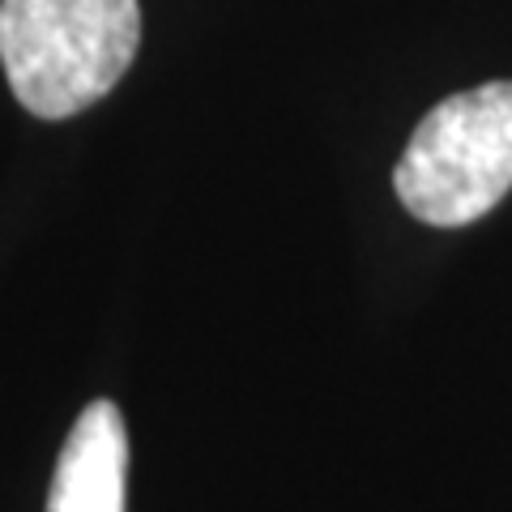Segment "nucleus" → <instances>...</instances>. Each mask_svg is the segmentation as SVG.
<instances>
[{
  "instance_id": "obj_1",
  "label": "nucleus",
  "mask_w": 512,
  "mask_h": 512,
  "mask_svg": "<svg viewBox=\"0 0 512 512\" xmlns=\"http://www.w3.org/2000/svg\"><path fill=\"white\" fill-rule=\"evenodd\" d=\"M137 43V0H0V64L39 120H69L111 94Z\"/></svg>"
},
{
  "instance_id": "obj_2",
  "label": "nucleus",
  "mask_w": 512,
  "mask_h": 512,
  "mask_svg": "<svg viewBox=\"0 0 512 512\" xmlns=\"http://www.w3.org/2000/svg\"><path fill=\"white\" fill-rule=\"evenodd\" d=\"M393 188L431 227H466L512 188V82L448 94L414 128Z\"/></svg>"
},
{
  "instance_id": "obj_3",
  "label": "nucleus",
  "mask_w": 512,
  "mask_h": 512,
  "mask_svg": "<svg viewBox=\"0 0 512 512\" xmlns=\"http://www.w3.org/2000/svg\"><path fill=\"white\" fill-rule=\"evenodd\" d=\"M128 431L111 402H90L60 448L47 512H124Z\"/></svg>"
}]
</instances>
